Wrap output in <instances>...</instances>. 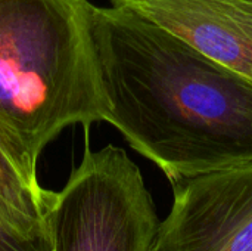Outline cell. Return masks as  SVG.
I'll list each match as a JSON object with an SVG mask.
<instances>
[{
    "instance_id": "6da1fadb",
    "label": "cell",
    "mask_w": 252,
    "mask_h": 251,
    "mask_svg": "<svg viewBox=\"0 0 252 251\" xmlns=\"http://www.w3.org/2000/svg\"><path fill=\"white\" fill-rule=\"evenodd\" d=\"M108 123L170 183L252 164V80L120 6L93 7Z\"/></svg>"
},
{
    "instance_id": "7a4b0ae2",
    "label": "cell",
    "mask_w": 252,
    "mask_h": 251,
    "mask_svg": "<svg viewBox=\"0 0 252 251\" xmlns=\"http://www.w3.org/2000/svg\"><path fill=\"white\" fill-rule=\"evenodd\" d=\"M89 0H0V133L37 173L68 126L106 121Z\"/></svg>"
},
{
    "instance_id": "3957f363",
    "label": "cell",
    "mask_w": 252,
    "mask_h": 251,
    "mask_svg": "<svg viewBox=\"0 0 252 251\" xmlns=\"http://www.w3.org/2000/svg\"><path fill=\"white\" fill-rule=\"evenodd\" d=\"M53 251H155L161 220L137 164L106 145L83 160L46 213Z\"/></svg>"
},
{
    "instance_id": "277c9868",
    "label": "cell",
    "mask_w": 252,
    "mask_h": 251,
    "mask_svg": "<svg viewBox=\"0 0 252 251\" xmlns=\"http://www.w3.org/2000/svg\"><path fill=\"white\" fill-rule=\"evenodd\" d=\"M155 251H252V164L171 182Z\"/></svg>"
},
{
    "instance_id": "5b68a950",
    "label": "cell",
    "mask_w": 252,
    "mask_h": 251,
    "mask_svg": "<svg viewBox=\"0 0 252 251\" xmlns=\"http://www.w3.org/2000/svg\"><path fill=\"white\" fill-rule=\"evenodd\" d=\"M252 80V0H111Z\"/></svg>"
},
{
    "instance_id": "8992f818",
    "label": "cell",
    "mask_w": 252,
    "mask_h": 251,
    "mask_svg": "<svg viewBox=\"0 0 252 251\" xmlns=\"http://www.w3.org/2000/svg\"><path fill=\"white\" fill-rule=\"evenodd\" d=\"M52 200L12 143L0 133V204L32 219H44Z\"/></svg>"
},
{
    "instance_id": "52a82bcc",
    "label": "cell",
    "mask_w": 252,
    "mask_h": 251,
    "mask_svg": "<svg viewBox=\"0 0 252 251\" xmlns=\"http://www.w3.org/2000/svg\"><path fill=\"white\" fill-rule=\"evenodd\" d=\"M0 251H53L49 225L0 204Z\"/></svg>"
}]
</instances>
